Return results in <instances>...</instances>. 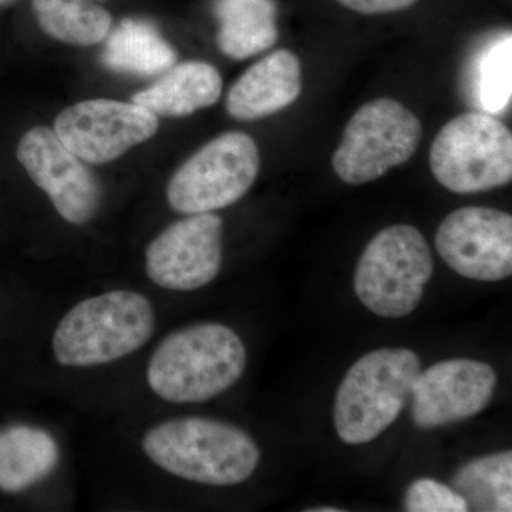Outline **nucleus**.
Here are the masks:
<instances>
[{"mask_svg":"<svg viewBox=\"0 0 512 512\" xmlns=\"http://www.w3.org/2000/svg\"><path fill=\"white\" fill-rule=\"evenodd\" d=\"M247 349L221 323H197L170 333L148 360L147 382L165 402L201 403L227 392L244 375Z\"/></svg>","mask_w":512,"mask_h":512,"instance_id":"1","label":"nucleus"},{"mask_svg":"<svg viewBox=\"0 0 512 512\" xmlns=\"http://www.w3.org/2000/svg\"><path fill=\"white\" fill-rule=\"evenodd\" d=\"M141 447L161 470L217 487L244 483L261 460L259 447L247 431L202 417L163 421L144 434Z\"/></svg>","mask_w":512,"mask_h":512,"instance_id":"2","label":"nucleus"},{"mask_svg":"<svg viewBox=\"0 0 512 512\" xmlns=\"http://www.w3.org/2000/svg\"><path fill=\"white\" fill-rule=\"evenodd\" d=\"M154 330L150 299L117 289L83 299L63 316L53 333V355L66 367L107 365L143 348Z\"/></svg>","mask_w":512,"mask_h":512,"instance_id":"3","label":"nucleus"},{"mask_svg":"<svg viewBox=\"0 0 512 512\" xmlns=\"http://www.w3.org/2000/svg\"><path fill=\"white\" fill-rule=\"evenodd\" d=\"M421 370L409 349H379L350 367L336 393L333 421L345 443L365 444L389 429L403 412Z\"/></svg>","mask_w":512,"mask_h":512,"instance_id":"4","label":"nucleus"},{"mask_svg":"<svg viewBox=\"0 0 512 512\" xmlns=\"http://www.w3.org/2000/svg\"><path fill=\"white\" fill-rule=\"evenodd\" d=\"M433 268V256L419 229L392 225L380 231L360 256L357 298L377 316L403 318L419 306Z\"/></svg>","mask_w":512,"mask_h":512,"instance_id":"5","label":"nucleus"},{"mask_svg":"<svg viewBox=\"0 0 512 512\" xmlns=\"http://www.w3.org/2000/svg\"><path fill=\"white\" fill-rule=\"evenodd\" d=\"M430 168L444 188L457 194L503 187L512 178L511 131L491 114H460L434 138Z\"/></svg>","mask_w":512,"mask_h":512,"instance_id":"6","label":"nucleus"},{"mask_svg":"<svg viewBox=\"0 0 512 512\" xmlns=\"http://www.w3.org/2000/svg\"><path fill=\"white\" fill-rule=\"evenodd\" d=\"M258 146L248 134L229 131L200 148L173 175L170 207L180 214H204L241 200L259 173Z\"/></svg>","mask_w":512,"mask_h":512,"instance_id":"7","label":"nucleus"},{"mask_svg":"<svg viewBox=\"0 0 512 512\" xmlns=\"http://www.w3.org/2000/svg\"><path fill=\"white\" fill-rule=\"evenodd\" d=\"M421 131L416 114L399 101H370L356 111L346 126L333 154V170L346 184L375 181L414 156Z\"/></svg>","mask_w":512,"mask_h":512,"instance_id":"8","label":"nucleus"},{"mask_svg":"<svg viewBox=\"0 0 512 512\" xmlns=\"http://www.w3.org/2000/svg\"><path fill=\"white\" fill-rule=\"evenodd\" d=\"M158 130V117L136 103L87 100L57 116L55 133L83 163L99 165L146 143Z\"/></svg>","mask_w":512,"mask_h":512,"instance_id":"9","label":"nucleus"},{"mask_svg":"<svg viewBox=\"0 0 512 512\" xmlns=\"http://www.w3.org/2000/svg\"><path fill=\"white\" fill-rule=\"evenodd\" d=\"M224 222L212 212L174 222L150 242L148 278L170 291H195L211 284L221 271Z\"/></svg>","mask_w":512,"mask_h":512,"instance_id":"10","label":"nucleus"},{"mask_svg":"<svg viewBox=\"0 0 512 512\" xmlns=\"http://www.w3.org/2000/svg\"><path fill=\"white\" fill-rule=\"evenodd\" d=\"M16 156L63 220L74 225L93 220L103 197L99 180L64 146L55 130L32 128L19 141Z\"/></svg>","mask_w":512,"mask_h":512,"instance_id":"11","label":"nucleus"},{"mask_svg":"<svg viewBox=\"0 0 512 512\" xmlns=\"http://www.w3.org/2000/svg\"><path fill=\"white\" fill-rule=\"evenodd\" d=\"M436 248L464 278L487 282L510 278L512 217L494 208H460L441 222Z\"/></svg>","mask_w":512,"mask_h":512,"instance_id":"12","label":"nucleus"},{"mask_svg":"<svg viewBox=\"0 0 512 512\" xmlns=\"http://www.w3.org/2000/svg\"><path fill=\"white\" fill-rule=\"evenodd\" d=\"M493 367L471 359L444 360L417 375L412 387V420L420 429H436L470 419L493 399Z\"/></svg>","mask_w":512,"mask_h":512,"instance_id":"13","label":"nucleus"},{"mask_svg":"<svg viewBox=\"0 0 512 512\" xmlns=\"http://www.w3.org/2000/svg\"><path fill=\"white\" fill-rule=\"evenodd\" d=\"M301 92V62L289 50H276L239 77L225 107L232 119L254 121L291 106Z\"/></svg>","mask_w":512,"mask_h":512,"instance_id":"14","label":"nucleus"},{"mask_svg":"<svg viewBox=\"0 0 512 512\" xmlns=\"http://www.w3.org/2000/svg\"><path fill=\"white\" fill-rule=\"evenodd\" d=\"M222 93L221 74L205 62L171 67L153 86L133 96V103L157 117H184L214 106Z\"/></svg>","mask_w":512,"mask_h":512,"instance_id":"15","label":"nucleus"},{"mask_svg":"<svg viewBox=\"0 0 512 512\" xmlns=\"http://www.w3.org/2000/svg\"><path fill=\"white\" fill-rule=\"evenodd\" d=\"M60 447L49 431L28 424L0 430V491L18 494L49 477Z\"/></svg>","mask_w":512,"mask_h":512,"instance_id":"16","label":"nucleus"},{"mask_svg":"<svg viewBox=\"0 0 512 512\" xmlns=\"http://www.w3.org/2000/svg\"><path fill=\"white\" fill-rule=\"evenodd\" d=\"M214 12L220 22L218 46L231 59H248L278 42L275 0H215Z\"/></svg>","mask_w":512,"mask_h":512,"instance_id":"17","label":"nucleus"},{"mask_svg":"<svg viewBox=\"0 0 512 512\" xmlns=\"http://www.w3.org/2000/svg\"><path fill=\"white\" fill-rule=\"evenodd\" d=\"M104 40L101 62L116 72L157 76L177 62L174 47L147 20L123 19Z\"/></svg>","mask_w":512,"mask_h":512,"instance_id":"18","label":"nucleus"},{"mask_svg":"<svg viewBox=\"0 0 512 512\" xmlns=\"http://www.w3.org/2000/svg\"><path fill=\"white\" fill-rule=\"evenodd\" d=\"M104 0H32L33 13L47 36L74 46H93L109 35L113 18Z\"/></svg>","mask_w":512,"mask_h":512,"instance_id":"19","label":"nucleus"},{"mask_svg":"<svg viewBox=\"0 0 512 512\" xmlns=\"http://www.w3.org/2000/svg\"><path fill=\"white\" fill-rule=\"evenodd\" d=\"M454 490L466 500L468 511H512V453L477 458L457 471Z\"/></svg>","mask_w":512,"mask_h":512,"instance_id":"20","label":"nucleus"},{"mask_svg":"<svg viewBox=\"0 0 512 512\" xmlns=\"http://www.w3.org/2000/svg\"><path fill=\"white\" fill-rule=\"evenodd\" d=\"M511 33L493 43L484 50L477 64L476 93L478 104L488 114L504 111L511 100V64H512Z\"/></svg>","mask_w":512,"mask_h":512,"instance_id":"21","label":"nucleus"},{"mask_svg":"<svg viewBox=\"0 0 512 512\" xmlns=\"http://www.w3.org/2000/svg\"><path fill=\"white\" fill-rule=\"evenodd\" d=\"M404 510L409 512H466V500L454 488L430 478L414 481L407 488Z\"/></svg>","mask_w":512,"mask_h":512,"instance_id":"22","label":"nucleus"},{"mask_svg":"<svg viewBox=\"0 0 512 512\" xmlns=\"http://www.w3.org/2000/svg\"><path fill=\"white\" fill-rule=\"evenodd\" d=\"M340 5L362 15H384L400 12L416 5L419 0H338Z\"/></svg>","mask_w":512,"mask_h":512,"instance_id":"23","label":"nucleus"},{"mask_svg":"<svg viewBox=\"0 0 512 512\" xmlns=\"http://www.w3.org/2000/svg\"><path fill=\"white\" fill-rule=\"evenodd\" d=\"M315 512H339L338 508H315V510H311Z\"/></svg>","mask_w":512,"mask_h":512,"instance_id":"24","label":"nucleus"},{"mask_svg":"<svg viewBox=\"0 0 512 512\" xmlns=\"http://www.w3.org/2000/svg\"><path fill=\"white\" fill-rule=\"evenodd\" d=\"M0 2H5V0H0Z\"/></svg>","mask_w":512,"mask_h":512,"instance_id":"25","label":"nucleus"}]
</instances>
